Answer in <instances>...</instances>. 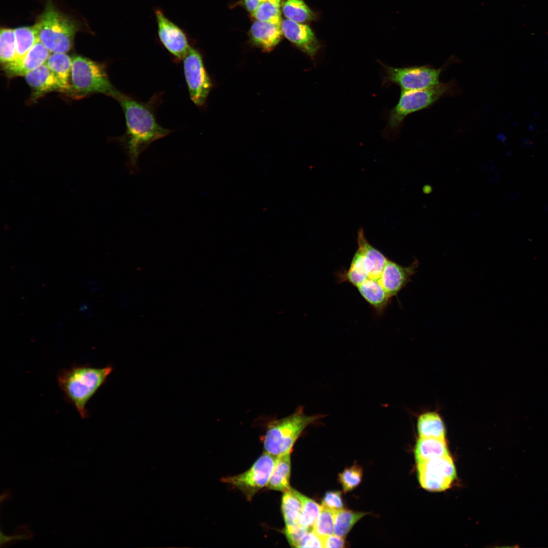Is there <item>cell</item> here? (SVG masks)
I'll return each instance as SVG.
<instances>
[{
  "label": "cell",
  "mask_w": 548,
  "mask_h": 548,
  "mask_svg": "<svg viewBox=\"0 0 548 548\" xmlns=\"http://www.w3.org/2000/svg\"><path fill=\"white\" fill-rule=\"evenodd\" d=\"M24 77L31 90V100H36L50 92H63L58 80L46 63L28 73Z\"/></svg>",
  "instance_id": "cell-15"
},
{
  "label": "cell",
  "mask_w": 548,
  "mask_h": 548,
  "mask_svg": "<svg viewBox=\"0 0 548 548\" xmlns=\"http://www.w3.org/2000/svg\"><path fill=\"white\" fill-rule=\"evenodd\" d=\"M417 464L450 455L446 440L432 437H419L414 449Z\"/></svg>",
  "instance_id": "cell-18"
},
{
  "label": "cell",
  "mask_w": 548,
  "mask_h": 548,
  "mask_svg": "<svg viewBox=\"0 0 548 548\" xmlns=\"http://www.w3.org/2000/svg\"><path fill=\"white\" fill-rule=\"evenodd\" d=\"M251 41L264 51L271 50L281 41V25L255 21L249 32Z\"/></svg>",
  "instance_id": "cell-16"
},
{
  "label": "cell",
  "mask_w": 548,
  "mask_h": 548,
  "mask_svg": "<svg viewBox=\"0 0 548 548\" xmlns=\"http://www.w3.org/2000/svg\"><path fill=\"white\" fill-rule=\"evenodd\" d=\"M323 547H344L345 541L344 537L338 535H329L323 538Z\"/></svg>",
  "instance_id": "cell-32"
},
{
  "label": "cell",
  "mask_w": 548,
  "mask_h": 548,
  "mask_svg": "<svg viewBox=\"0 0 548 548\" xmlns=\"http://www.w3.org/2000/svg\"><path fill=\"white\" fill-rule=\"evenodd\" d=\"M268 1H270L271 2H272L273 3H275V4H277V5H279V6H280V5H281V4L282 3V0H268Z\"/></svg>",
  "instance_id": "cell-36"
},
{
  "label": "cell",
  "mask_w": 548,
  "mask_h": 548,
  "mask_svg": "<svg viewBox=\"0 0 548 548\" xmlns=\"http://www.w3.org/2000/svg\"><path fill=\"white\" fill-rule=\"evenodd\" d=\"M39 41L51 53H65L72 48L77 27L49 3L34 25Z\"/></svg>",
  "instance_id": "cell-5"
},
{
  "label": "cell",
  "mask_w": 548,
  "mask_h": 548,
  "mask_svg": "<svg viewBox=\"0 0 548 548\" xmlns=\"http://www.w3.org/2000/svg\"><path fill=\"white\" fill-rule=\"evenodd\" d=\"M456 61L458 60L451 58L439 68L430 64L396 67L381 63L384 70L383 85L395 84L402 91L429 88L441 83L439 78L441 72Z\"/></svg>",
  "instance_id": "cell-7"
},
{
  "label": "cell",
  "mask_w": 548,
  "mask_h": 548,
  "mask_svg": "<svg viewBox=\"0 0 548 548\" xmlns=\"http://www.w3.org/2000/svg\"><path fill=\"white\" fill-rule=\"evenodd\" d=\"M417 431L420 437L446 439V430L443 420L437 413L427 412L418 418Z\"/></svg>",
  "instance_id": "cell-21"
},
{
  "label": "cell",
  "mask_w": 548,
  "mask_h": 548,
  "mask_svg": "<svg viewBox=\"0 0 548 548\" xmlns=\"http://www.w3.org/2000/svg\"><path fill=\"white\" fill-rule=\"evenodd\" d=\"M46 64L58 80L63 92L71 93V57L65 53H51Z\"/></svg>",
  "instance_id": "cell-20"
},
{
  "label": "cell",
  "mask_w": 548,
  "mask_h": 548,
  "mask_svg": "<svg viewBox=\"0 0 548 548\" xmlns=\"http://www.w3.org/2000/svg\"><path fill=\"white\" fill-rule=\"evenodd\" d=\"M264 1L266 0H239V5L243 6L251 14L255 12L259 4Z\"/></svg>",
  "instance_id": "cell-34"
},
{
  "label": "cell",
  "mask_w": 548,
  "mask_h": 548,
  "mask_svg": "<svg viewBox=\"0 0 548 548\" xmlns=\"http://www.w3.org/2000/svg\"><path fill=\"white\" fill-rule=\"evenodd\" d=\"M50 53L39 40L22 58L3 66L4 71L9 77L24 76L45 64Z\"/></svg>",
  "instance_id": "cell-14"
},
{
  "label": "cell",
  "mask_w": 548,
  "mask_h": 548,
  "mask_svg": "<svg viewBox=\"0 0 548 548\" xmlns=\"http://www.w3.org/2000/svg\"><path fill=\"white\" fill-rule=\"evenodd\" d=\"M432 190L431 187L430 186L426 185L423 188V191L425 193H429Z\"/></svg>",
  "instance_id": "cell-35"
},
{
  "label": "cell",
  "mask_w": 548,
  "mask_h": 548,
  "mask_svg": "<svg viewBox=\"0 0 548 548\" xmlns=\"http://www.w3.org/2000/svg\"><path fill=\"white\" fill-rule=\"evenodd\" d=\"M155 14L159 41L175 61L180 62L191 47L187 33L169 19L162 10L157 9Z\"/></svg>",
  "instance_id": "cell-11"
},
{
  "label": "cell",
  "mask_w": 548,
  "mask_h": 548,
  "mask_svg": "<svg viewBox=\"0 0 548 548\" xmlns=\"http://www.w3.org/2000/svg\"><path fill=\"white\" fill-rule=\"evenodd\" d=\"M1 545H2V544H5L8 543L9 542L11 541H13V540L28 539V538H29V536H31L29 535L28 533H27L26 532H25L24 533H23L21 532L20 533H19V534L18 533H16L15 534H14L13 535L7 536V535H5L3 534L2 532L1 533Z\"/></svg>",
  "instance_id": "cell-33"
},
{
  "label": "cell",
  "mask_w": 548,
  "mask_h": 548,
  "mask_svg": "<svg viewBox=\"0 0 548 548\" xmlns=\"http://www.w3.org/2000/svg\"><path fill=\"white\" fill-rule=\"evenodd\" d=\"M16 59V46L14 29L3 28L0 32V59L4 66Z\"/></svg>",
  "instance_id": "cell-26"
},
{
  "label": "cell",
  "mask_w": 548,
  "mask_h": 548,
  "mask_svg": "<svg viewBox=\"0 0 548 548\" xmlns=\"http://www.w3.org/2000/svg\"><path fill=\"white\" fill-rule=\"evenodd\" d=\"M158 97L154 95L144 102L119 92L115 98L122 108L126 123L125 132L118 141L127 155L126 165L131 174L139 170L140 154L153 142L172 132L162 127L156 120L155 110Z\"/></svg>",
  "instance_id": "cell-1"
},
{
  "label": "cell",
  "mask_w": 548,
  "mask_h": 548,
  "mask_svg": "<svg viewBox=\"0 0 548 548\" xmlns=\"http://www.w3.org/2000/svg\"><path fill=\"white\" fill-rule=\"evenodd\" d=\"M183 71L189 95L196 106H203L211 90L212 84L204 67L202 55L191 46L183 60Z\"/></svg>",
  "instance_id": "cell-8"
},
{
  "label": "cell",
  "mask_w": 548,
  "mask_h": 548,
  "mask_svg": "<svg viewBox=\"0 0 548 548\" xmlns=\"http://www.w3.org/2000/svg\"><path fill=\"white\" fill-rule=\"evenodd\" d=\"M71 85V93L79 96L100 93L115 98L119 92L110 82L105 64L81 56L72 59Z\"/></svg>",
  "instance_id": "cell-6"
},
{
  "label": "cell",
  "mask_w": 548,
  "mask_h": 548,
  "mask_svg": "<svg viewBox=\"0 0 548 548\" xmlns=\"http://www.w3.org/2000/svg\"><path fill=\"white\" fill-rule=\"evenodd\" d=\"M322 415L308 416L302 406L291 415L269 421L263 437L265 452L274 456L291 452L292 448L303 430L317 422Z\"/></svg>",
  "instance_id": "cell-4"
},
{
  "label": "cell",
  "mask_w": 548,
  "mask_h": 548,
  "mask_svg": "<svg viewBox=\"0 0 548 548\" xmlns=\"http://www.w3.org/2000/svg\"><path fill=\"white\" fill-rule=\"evenodd\" d=\"M368 513L356 512L344 508L336 510L334 514V533L345 537L353 526Z\"/></svg>",
  "instance_id": "cell-24"
},
{
  "label": "cell",
  "mask_w": 548,
  "mask_h": 548,
  "mask_svg": "<svg viewBox=\"0 0 548 548\" xmlns=\"http://www.w3.org/2000/svg\"><path fill=\"white\" fill-rule=\"evenodd\" d=\"M296 547H323V538L313 530H309L300 539Z\"/></svg>",
  "instance_id": "cell-31"
},
{
  "label": "cell",
  "mask_w": 548,
  "mask_h": 548,
  "mask_svg": "<svg viewBox=\"0 0 548 548\" xmlns=\"http://www.w3.org/2000/svg\"><path fill=\"white\" fill-rule=\"evenodd\" d=\"M363 475L362 468L354 465L346 468L338 475V481L345 493L351 491L361 483Z\"/></svg>",
  "instance_id": "cell-29"
},
{
  "label": "cell",
  "mask_w": 548,
  "mask_h": 548,
  "mask_svg": "<svg viewBox=\"0 0 548 548\" xmlns=\"http://www.w3.org/2000/svg\"><path fill=\"white\" fill-rule=\"evenodd\" d=\"M282 11L288 19L298 23L315 20L317 14L304 3L303 0H283Z\"/></svg>",
  "instance_id": "cell-22"
},
{
  "label": "cell",
  "mask_w": 548,
  "mask_h": 548,
  "mask_svg": "<svg viewBox=\"0 0 548 548\" xmlns=\"http://www.w3.org/2000/svg\"><path fill=\"white\" fill-rule=\"evenodd\" d=\"M276 456L264 452L245 472L224 477L223 481L232 485L251 499L260 490L266 487L275 464Z\"/></svg>",
  "instance_id": "cell-10"
},
{
  "label": "cell",
  "mask_w": 548,
  "mask_h": 548,
  "mask_svg": "<svg viewBox=\"0 0 548 548\" xmlns=\"http://www.w3.org/2000/svg\"><path fill=\"white\" fill-rule=\"evenodd\" d=\"M417 468L420 485L429 491L446 490L456 476L455 466L450 455L417 463Z\"/></svg>",
  "instance_id": "cell-9"
},
{
  "label": "cell",
  "mask_w": 548,
  "mask_h": 548,
  "mask_svg": "<svg viewBox=\"0 0 548 548\" xmlns=\"http://www.w3.org/2000/svg\"><path fill=\"white\" fill-rule=\"evenodd\" d=\"M291 452L276 457L274 466L266 487L271 490L285 492L291 488Z\"/></svg>",
  "instance_id": "cell-19"
},
{
  "label": "cell",
  "mask_w": 548,
  "mask_h": 548,
  "mask_svg": "<svg viewBox=\"0 0 548 548\" xmlns=\"http://www.w3.org/2000/svg\"><path fill=\"white\" fill-rule=\"evenodd\" d=\"M16 46V59L22 58L39 41L37 32L33 26H24L14 29Z\"/></svg>",
  "instance_id": "cell-25"
},
{
  "label": "cell",
  "mask_w": 548,
  "mask_h": 548,
  "mask_svg": "<svg viewBox=\"0 0 548 548\" xmlns=\"http://www.w3.org/2000/svg\"><path fill=\"white\" fill-rule=\"evenodd\" d=\"M302 505L301 525L308 530H313L314 524L322 509V505L292 488Z\"/></svg>",
  "instance_id": "cell-23"
},
{
  "label": "cell",
  "mask_w": 548,
  "mask_h": 548,
  "mask_svg": "<svg viewBox=\"0 0 548 548\" xmlns=\"http://www.w3.org/2000/svg\"><path fill=\"white\" fill-rule=\"evenodd\" d=\"M283 35L312 60H315L321 44L309 26L286 19L282 20Z\"/></svg>",
  "instance_id": "cell-12"
},
{
  "label": "cell",
  "mask_w": 548,
  "mask_h": 548,
  "mask_svg": "<svg viewBox=\"0 0 548 548\" xmlns=\"http://www.w3.org/2000/svg\"><path fill=\"white\" fill-rule=\"evenodd\" d=\"M335 511L322 507L313 528V530L321 538H323L334 533Z\"/></svg>",
  "instance_id": "cell-28"
},
{
  "label": "cell",
  "mask_w": 548,
  "mask_h": 548,
  "mask_svg": "<svg viewBox=\"0 0 548 548\" xmlns=\"http://www.w3.org/2000/svg\"><path fill=\"white\" fill-rule=\"evenodd\" d=\"M419 265V261L417 259H415L407 266H402L388 259L383 270L382 287L391 299L397 296L411 281L412 277L417 272Z\"/></svg>",
  "instance_id": "cell-13"
},
{
  "label": "cell",
  "mask_w": 548,
  "mask_h": 548,
  "mask_svg": "<svg viewBox=\"0 0 548 548\" xmlns=\"http://www.w3.org/2000/svg\"><path fill=\"white\" fill-rule=\"evenodd\" d=\"M113 369L111 365L97 368L89 364H74L58 372L57 383L65 400L75 407L82 419L89 417L87 404L106 383Z\"/></svg>",
  "instance_id": "cell-2"
},
{
  "label": "cell",
  "mask_w": 548,
  "mask_h": 548,
  "mask_svg": "<svg viewBox=\"0 0 548 548\" xmlns=\"http://www.w3.org/2000/svg\"><path fill=\"white\" fill-rule=\"evenodd\" d=\"M281 509L285 524L284 532L286 536L296 533L304 528L300 524L301 503L291 488L284 492Z\"/></svg>",
  "instance_id": "cell-17"
},
{
  "label": "cell",
  "mask_w": 548,
  "mask_h": 548,
  "mask_svg": "<svg viewBox=\"0 0 548 548\" xmlns=\"http://www.w3.org/2000/svg\"><path fill=\"white\" fill-rule=\"evenodd\" d=\"M459 91L458 85L454 79L425 89L401 90L397 104L388 114L386 133L389 135H397L408 115L429 108L442 97L456 95Z\"/></svg>",
  "instance_id": "cell-3"
},
{
  "label": "cell",
  "mask_w": 548,
  "mask_h": 548,
  "mask_svg": "<svg viewBox=\"0 0 548 548\" xmlns=\"http://www.w3.org/2000/svg\"><path fill=\"white\" fill-rule=\"evenodd\" d=\"M280 6L268 0L262 2L254 13L252 18L257 21L281 25L282 23Z\"/></svg>",
  "instance_id": "cell-27"
},
{
  "label": "cell",
  "mask_w": 548,
  "mask_h": 548,
  "mask_svg": "<svg viewBox=\"0 0 548 548\" xmlns=\"http://www.w3.org/2000/svg\"><path fill=\"white\" fill-rule=\"evenodd\" d=\"M322 505L334 510H338L344 508L341 492H327L323 499Z\"/></svg>",
  "instance_id": "cell-30"
}]
</instances>
